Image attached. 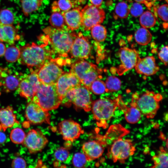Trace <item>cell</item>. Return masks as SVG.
<instances>
[{
    "mask_svg": "<svg viewBox=\"0 0 168 168\" xmlns=\"http://www.w3.org/2000/svg\"><path fill=\"white\" fill-rule=\"evenodd\" d=\"M68 29H57L51 26L44 29L43 31L49 39L53 53L66 57L69 52L77 34Z\"/></svg>",
    "mask_w": 168,
    "mask_h": 168,
    "instance_id": "1",
    "label": "cell"
},
{
    "mask_svg": "<svg viewBox=\"0 0 168 168\" xmlns=\"http://www.w3.org/2000/svg\"><path fill=\"white\" fill-rule=\"evenodd\" d=\"M20 55L18 60L19 62L32 70L36 68L37 72L47 61L51 59L52 51L39 45L34 42L28 44L20 49Z\"/></svg>",
    "mask_w": 168,
    "mask_h": 168,
    "instance_id": "2",
    "label": "cell"
},
{
    "mask_svg": "<svg viewBox=\"0 0 168 168\" xmlns=\"http://www.w3.org/2000/svg\"><path fill=\"white\" fill-rule=\"evenodd\" d=\"M121 98L119 95L114 99L100 98L92 103L91 110L98 126L104 128L107 127V121L113 116Z\"/></svg>",
    "mask_w": 168,
    "mask_h": 168,
    "instance_id": "3",
    "label": "cell"
},
{
    "mask_svg": "<svg viewBox=\"0 0 168 168\" xmlns=\"http://www.w3.org/2000/svg\"><path fill=\"white\" fill-rule=\"evenodd\" d=\"M160 93L147 91L141 96L136 93L132 96L131 102L134 103L142 114L148 119L153 118L160 108V102L162 99Z\"/></svg>",
    "mask_w": 168,
    "mask_h": 168,
    "instance_id": "4",
    "label": "cell"
},
{
    "mask_svg": "<svg viewBox=\"0 0 168 168\" xmlns=\"http://www.w3.org/2000/svg\"><path fill=\"white\" fill-rule=\"evenodd\" d=\"M31 101L48 111L58 108L61 103L62 99L57 92L56 84L45 85L41 83Z\"/></svg>",
    "mask_w": 168,
    "mask_h": 168,
    "instance_id": "5",
    "label": "cell"
},
{
    "mask_svg": "<svg viewBox=\"0 0 168 168\" xmlns=\"http://www.w3.org/2000/svg\"><path fill=\"white\" fill-rule=\"evenodd\" d=\"M89 89L81 84L69 89L62 99L61 103L69 106L73 103L79 109L86 112L91 110L92 102Z\"/></svg>",
    "mask_w": 168,
    "mask_h": 168,
    "instance_id": "6",
    "label": "cell"
},
{
    "mask_svg": "<svg viewBox=\"0 0 168 168\" xmlns=\"http://www.w3.org/2000/svg\"><path fill=\"white\" fill-rule=\"evenodd\" d=\"M78 77L82 84L90 90L92 83L101 77L102 70L96 65L80 59L71 66V71Z\"/></svg>",
    "mask_w": 168,
    "mask_h": 168,
    "instance_id": "7",
    "label": "cell"
},
{
    "mask_svg": "<svg viewBox=\"0 0 168 168\" xmlns=\"http://www.w3.org/2000/svg\"><path fill=\"white\" fill-rule=\"evenodd\" d=\"M135 151V147L131 140L120 138L114 141L107 155L114 162L119 161L124 163L129 157L134 154Z\"/></svg>",
    "mask_w": 168,
    "mask_h": 168,
    "instance_id": "8",
    "label": "cell"
},
{
    "mask_svg": "<svg viewBox=\"0 0 168 168\" xmlns=\"http://www.w3.org/2000/svg\"><path fill=\"white\" fill-rule=\"evenodd\" d=\"M81 26L85 30H89L94 26L103 22L105 13L100 7L92 4L87 5L81 10Z\"/></svg>",
    "mask_w": 168,
    "mask_h": 168,
    "instance_id": "9",
    "label": "cell"
},
{
    "mask_svg": "<svg viewBox=\"0 0 168 168\" xmlns=\"http://www.w3.org/2000/svg\"><path fill=\"white\" fill-rule=\"evenodd\" d=\"M31 73L20 79L18 91L21 96L26 99L29 101L32 100L40 87L41 82L37 72L30 70Z\"/></svg>",
    "mask_w": 168,
    "mask_h": 168,
    "instance_id": "10",
    "label": "cell"
},
{
    "mask_svg": "<svg viewBox=\"0 0 168 168\" xmlns=\"http://www.w3.org/2000/svg\"><path fill=\"white\" fill-rule=\"evenodd\" d=\"M64 73L54 59L47 61L37 72L40 82L45 85L56 84L59 77Z\"/></svg>",
    "mask_w": 168,
    "mask_h": 168,
    "instance_id": "11",
    "label": "cell"
},
{
    "mask_svg": "<svg viewBox=\"0 0 168 168\" xmlns=\"http://www.w3.org/2000/svg\"><path fill=\"white\" fill-rule=\"evenodd\" d=\"M48 142V139L40 130L36 128L29 130L22 144L30 153L34 154L41 151Z\"/></svg>",
    "mask_w": 168,
    "mask_h": 168,
    "instance_id": "12",
    "label": "cell"
},
{
    "mask_svg": "<svg viewBox=\"0 0 168 168\" xmlns=\"http://www.w3.org/2000/svg\"><path fill=\"white\" fill-rule=\"evenodd\" d=\"M118 54L121 64L116 68V71L119 76L134 68L140 58L139 53L136 50L126 47L121 48Z\"/></svg>",
    "mask_w": 168,
    "mask_h": 168,
    "instance_id": "13",
    "label": "cell"
},
{
    "mask_svg": "<svg viewBox=\"0 0 168 168\" xmlns=\"http://www.w3.org/2000/svg\"><path fill=\"white\" fill-rule=\"evenodd\" d=\"M25 116L31 124L50 123L51 115L48 111L44 110L37 104L32 101H29L26 105Z\"/></svg>",
    "mask_w": 168,
    "mask_h": 168,
    "instance_id": "14",
    "label": "cell"
},
{
    "mask_svg": "<svg viewBox=\"0 0 168 168\" xmlns=\"http://www.w3.org/2000/svg\"><path fill=\"white\" fill-rule=\"evenodd\" d=\"M91 46L88 38L80 32L77 34L69 52L72 58L84 59L88 58L91 54Z\"/></svg>",
    "mask_w": 168,
    "mask_h": 168,
    "instance_id": "15",
    "label": "cell"
},
{
    "mask_svg": "<svg viewBox=\"0 0 168 168\" xmlns=\"http://www.w3.org/2000/svg\"><path fill=\"white\" fill-rule=\"evenodd\" d=\"M58 128L63 139L71 142L77 139L82 132L80 124L71 119L61 122L58 124Z\"/></svg>",
    "mask_w": 168,
    "mask_h": 168,
    "instance_id": "16",
    "label": "cell"
},
{
    "mask_svg": "<svg viewBox=\"0 0 168 168\" xmlns=\"http://www.w3.org/2000/svg\"><path fill=\"white\" fill-rule=\"evenodd\" d=\"M56 84L57 92L62 100L69 89L82 84L76 75L70 71L63 73L58 78Z\"/></svg>",
    "mask_w": 168,
    "mask_h": 168,
    "instance_id": "17",
    "label": "cell"
},
{
    "mask_svg": "<svg viewBox=\"0 0 168 168\" xmlns=\"http://www.w3.org/2000/svg\"><path fill=\"white\" fill-rule=\"evenodd\" d=\"M134 68L138 73L146 76L153 75L160 69L153 56H147L142 58H140Z\"/></svg>",
    "mask_w": 168,
    "mask_h": 168,
    "instance_id": "18",
    "label": "cell"
},
{
    "mask_svg": "<svg viewBox=\"0 0 168 168\" xmlns=\"http://www.w3.org/2000/svg\"><path fill=\"white\" fill-rule=\"evenodd\" d=\"M82 149L87 161H91L101 156L104 152L105 148L100 142L93 140L85 143Z\"/></svg>",
    "mask_w": 168,
    "mask_h": 168,
    "instance_id": "19",
    "label": "cell"
},
{
    "mask_svg": "<svg viewBox=\"0 0 168 168\" xmlns=\"http://www.w3.org/2000/svg\"><path fill=\"white\" fill-rule=\"evenodd\" d=\"M130 105V107H128L121 98L119 102L118 107L124 112L125 119L130 124H135L140 120L141 113L134 103L131 102Z\"/></svg>",
    "mask_w": 168,
    "mask_h": 168,
    "instance_id": "20",
    "label": "cell"
},
{
    "mask_svg": "<svg viewBox=\"0 0 168 168\" xmlns=\"http://www.w3.org/2000/svg\"><path fill=\"white\" fill-rule=\"evenodd\" d=\"M66 25L71 31L78 29L82 24L81 10L78 7L63 12Z\"/></svg>",
    "mask_w": 168,
    "mask_h": 168,
    "instance_id": "21",
    "label": "cell"
},
{
    "mask_svg": "<svg viewBox=\"0 0 168 168\" xmlns=\"http://www.w3.org/2000/svg\"><path fill=\"white\" fill-rule=\"evenodd\" d=\"M17 122L16 116L12 106L8 105L0 108V130L5 132L13 127Z\"/></svg>",
    "mask_w": 168,
    "mask_h": 168,
    "instance_id": "22",
    "label": "cell"
},
{
    "mask_svg": "<svg viewBox=\"0 0 168 168\" xmlns=\"http://www.w3.org/2000/svg\"><path fill=\"white\" fill-rule=\"evenodd\" d=\"M16 30L12 25H3L0 24V41L10 44H13L18 38Z\"/></svg>",
    "mask_w": 168,
    "mask_h": 168,
    "instance_id": "23",
    "label": "cell"
},
{
    "mask_svg": "<svg viewBox=\"0 0 168 168\" xmlns=\"http://www.w3.org/2000/svg\"><path fill=\"white\" fill-rule=\"evenodd\" d=\"M43 0H21L22 12L26 16L38 10L41 5Z\"/></svg>",
    "mask_w": 168,
    "mask_h": 168,
    "instance_id": "24",
    "label": "cell"
},
{
    "mask_svg": "<svg viewBox=\"0 0 168 168\" xmlns=\"http://www.w3.org/2000/svg\"><path fill=\"white\" fill-rule=\"evenodd\" d=\"M49 20L51 26L59 29H68L65 21L63 13L60 10L52 11Z\"/></svg>",
    "mask_w": 168,
    "mask_h": 168,
    "instance_id": "25",
    "label": "cell"
},
{
    "mask_svg": "<svg viewBox=\"0 0 168 168\" xmlns=\"http://www.w3.org/2000/svg\"><path fill=\"white\" fill-rule=\"evenodd\" d=\"M152 160L154 165L152 168H167L168 163V153L162 147L160 148L159 153L153 156Z\"/></svg>",
    "mask_w": 168,
    "mask_h": 168,
    "instance_id": "26",
    "label": "cell"
},
{
    "mask_svg": "<svg viewBox=\"0 0 168 168\" xmlns=\"http://www.w3.org/2000/svg\"><path fill=\"white\" fill-rule=\"evenodd\" d=\"M152 35L146 28L142 27L138 29L134 34V38L136 41L139 44L145 45L151 41Z\"/></svg>",
    "mask_w": 168,
    "mask_h": 168,
    "instance_id": "27",
    "label": "cell"
},
{
    "mask_svg": "<svg viewBox=\"0 0 168 168\" xmlns=\"http://www.w3.org/2000/svg\"><path fill=\"white\" fill-rule=\"evenodd\" d=\"M139 21L142 27L149 28L155 25L156 20L154 15L151 12L147 11L143 12L141 15Z\"/></svg>",
    "mask_w": 168,
    "mask_h": 168,
    "instance_id": "28",
    "label": "cell"
},
{
    "mask_svg": "<svg viewBox=\"0 0 168 168\" xmlns=\"http://www.w3.org/2000/svg\"><path fill=\"white\" fill-rule=\"evenodd\" d=\"M106 86V92L110 93L117 91L120 90L121 82L117 77L111 76L108 77L105 82Z\"/></svg>",
    "mask_w": 168,
    "mask_h": 168,
    "instance_id": "29",
    "label": "cell"
},
{
    "mask_svg": "<svg viewBox=\"0 0 168 168\" xmlns=\"http://www.w3.org/2000/svg\"><path fill=\"white\" fill-rule=\"evenodd\" d=\"M93 39L98 42H103L106 39L107 30L105 28L100 24L93 26L90 30Z\"/></svg>",
    "mask_w": 168,
    "mask_h": 168,
    "instance_id": "30",
    "label": "cell"
},
{
    "mask_svg": "<svg viewBox=\"0 0 168 168\" xmlns=\"http://www.w3.org/2000/svg\"><path fill=\"white\" fill-rule=\"evenodd\" d=\"M4 78L3 85L6 91L9 92L17 88L20 79L18 78L16 76L10 75L6 76Z\"/></svg>",
    "mask_w": 168,
    "mask_h": 168,
    "instance_id": "31",
    "label": "cell"
},
{
    "mask_svg": "<svg viewBox=\"0 0 168 168\" xmlns=\"http://www.w3.org/2000/svg\"><path fill=\"white\" fill-rule=\"evenodd\" d=\"M26 134L21 128L16 127L11 131L10 138L11 141L16 144H22L25 138Z\"/></svg>",
    "mask_w": 168,
    "mask_h": 168,
    "instance_id": "32",
    "label": "cell"
},
{
    "mask_svg": "<svg viewBox=\"0 0 168 168\" xmlns=\"http://www.w3.org/2000/svg\"><path fill=\"white\" fill-rule=\"evenodd\" d=\"M4 54L5 59L7 61L13 62L17 61L19 58L20 51L16 47L11 46L6 49Z\"/></svg>",
    "mask_w": 168,
    "mask_h": 168,
    "instance_id": "33",
    "label": "cell"
},
{
    "mask_svg": "<svg viewBox=\"0 0 168 168\" xmlns=\"http://www.w3.org/2000/svg\"><path fill=\"white\" fill-rule=\"evenodd\" d=\"M14 21V15L10 10L5 9L0 11V24L12 25Z\"/></svg>",
    "mask_w": 168,
    "mask_h": 168,
    "instance_id": "34",
    "label": "cell"
},
{
    "mask_svg": "<svg viewBox=\"0 0 168 168\" xmlns=\"http://www.w3.org/2000/svg\"><path fill=\"white\" fill-rule=\"evenodd\" d=\"M115 12L118 17L125 18L127 17L130 12V8L126 2H120L116 5Z\"/></svg>",
    "mask_w": 168,
    "mask_h": 168,
    "instance_id": "35",
    "label": "cell"
},
{
    "mask_svg": "<svg viewBox=\"0 0 168 168\" xmlns=\"http://www.w3.org/2000/svg\"><path fill=\"white\" fill-rule=\"evenodd\" d=\"M90 90L96 95H100L106 91V86L104 82L97 79L91 84Z\"/></svg>",
    "mask_w": 168,
    "mask_h": 168,
    "instance_id": "36",
    "label": "cell"
},
{
    "mask_svg": "<svg viewBox=\"0 0 168 168\" xmlns=\"http://www.w3.org/2000/svg\"><path fill=\"white\" fill-rule=\"evenodd\" d=\"M87 160L83 153L77 152L75 153L72 158V163L74 166L77 168L83 167Z\"/></svg>",
    "mask_w": 168,
    "mask_h": 168,
    "instance_id": "37",
    "label": "cell"
},
{
    "mask_svg": "<svg viewBox=\"0 0 168 168\" xmlns=\"http://www.w3.org/2000/svg\"><path fill=\"white\" fill-rule=\"evenodd\" d=\"M68 150L64 147L58 148L55 152L54 156L55 159L60 162L65 161L69 156Z\"/></svg>",
    "mask_w": 168,
    "mask_h": 168,
    "instance_id": "38",
    "label": "cell"
},
{
    "mask_svg": "<svg viewBox=\"0 0 168 168\" xmlns=\"http://www.w3.org/2000/svg\"><path fill=\"white\" fill-rule=\"evenodd\" d=\"M159 17L165 22L168 21V5L164 4L159 6L156 9Z\"/></svg>",
    "mask_w": 168,
    "mask_h": 168,
    "instance_id": "39",
    "label": "cell"
},
{
    "mask_svg": "<svg viewBox=\"0 0 168 168\" xmlns=\"http://www.w3.org/2000/svg\"><path fill=\"white\" fill-rule=\"evenodd\" d=\"M143 11L142 7L138 2L133 3L130 8V12L131 15L135 17L140 16L143 12Z\"/></svg>",
    "mask_w": 168,
    "mask_h": 168,
    "instance_id": "40",
    "label": "cell"
},
{
    "mask_svg": "<svg viewBox=\"0 0 168 168\" xmlns=\"http://www.w3.org/2000/svg\"><path fill=\"white\" fill-rule=\"evenodd\" d=\"M57 4L60 10L63 12L70 10L72 6L70 0H58Z\"/></svg>",
    "mask_w": 168,
    "mask_h": 168,
    "instance_id": "41",
    "label": "cell"
},
{
    "mask_svg": "<svg viewBox=\"0 0 168 168\" xmlns=\"http://www.w3.org/2000/svg\"><path fill=\"white\" fill-rule=\"evenodd\" d=\"M26 161L21 157H17L14 159L11 164V166L12 168H25L26 167Z\"/></svg>",
    "mask_w": 168,
    "mask_h": 168,
    "instance_id": "42",
    "label": "cell"
},
{
    "mask_svg": "<svg viewBox=\"0 0 168 168\" xmlns=\"http://www.w3.org/2000/svg\"><path fill=\"white\" fill-rule=\"evenodd\" d=\"M158 57L160 60L165 65L168 63V46L162 47L158 54Z\"/></svg>",
    "mask_w": 168,
    "mask_h": 168,
    "instance_id": "43",
    "label": "cell"
},
{
    "mask_svg": "<svg viewBox=\"0 0 168 168\" xmlns=\"http://www.w3.org/2000/svg\"><path fill=\"white\" fill-rule=\"evenodd\" d=\"M137 2L145 4L147 7H151L152 0H134Z\"/></svg>",
    "mask_w": 168,
    "mask_h": 168,
    "instance_id": "44",
    "label": "cell"
},
{
    "mask_svg": "<svg viewBox=\"0 0 168 168\" xmlns=\"http://www.w3.org/2000/svg\"><path fill=\"white\" fill-rule=\"evenodd\" d=\"M92 5L100 7L102 4L103 0H90Z\"/></svg>",
    "mask_w": 168,
    "mask_h": 168,
    "instance_id": "45",
    "label": "cell"
},
{
    "mask_svg": "<svg viewBox=\"0 0 168 168\" xmlns=\"http://www.w3.org/2000/svg\"><path fill=\"white\" fill-rule=\"evenodd\" d=\"M6 49L5 45L0 42V57L2 56L5 54Z\"/></svg>",
    "mask_w": 168,
    "mask_h": 168,
    "instance_id": "46",
    "label": "cell"
},
{
    "mask_svg": "<svg viewBox=\"0 0 168 168\" xmlns=\"http://www.w3.org/2000/svg\"><path fill=\"white\" fill-rule=\"evenodd\" d=\"M6 136L4 133L0 131V144L4 143L6 141Z\"/></svg>",
    "mask_w": 168,
    "mask_h": 168,
    "instance_id": "47",
    "label": "cell"
},
{
    "mask_svg": "<svg viewBox=\"0 0 168 168\" xmlns=\"http://www.w3.org/2000/svg\"></svg>",
    "mask_w": 168,
    "mask_h": 168,
    "instance_id": "48",
    "label": "cell"
}]
</instances>
